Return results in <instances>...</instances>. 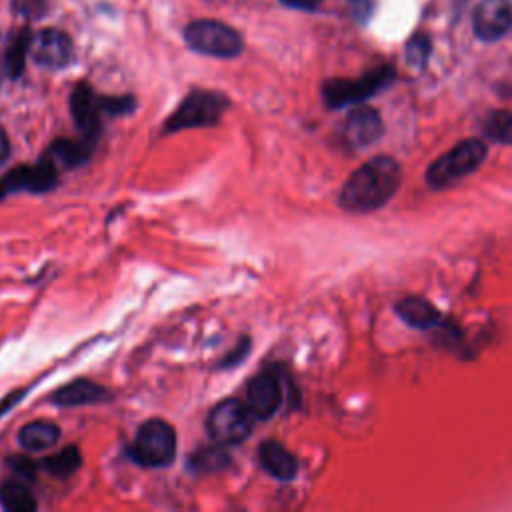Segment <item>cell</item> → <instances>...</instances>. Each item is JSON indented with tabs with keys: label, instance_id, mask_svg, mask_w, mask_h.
Instances as JSON below:
<instances>
[{
	"label": "cell",
	"instance_id": "6da1fadb",
	"mask_svg": "<svg viewBox=\"0 0 512 512\" xmlns=\"http://www.w3.org/2000/svg\"><path fill=\"white\" fill-rule=\"evenodd\" d=\"M400 180L398 162L392 156L378 154L348 176L338 202L346 212H374L392 200Z\"/></svg>",
	"mask_w": 512,
	"mask_h": 512
},
{
	"label": "cell",
	"instance_id": "7a4b0ae2",
	"mask_svg": "<svg viewBox=\"0 0 512 512\" xmlns=\"http://www.w3.org/2000/svg\"><path fill=\"white\" fill-rule=\"evenodd\" d=\"M488 146L480 138H466L438 156L426 170V184L434 190L448 188L482 166Z\"/></svg>",
	"mask_w": 512,
	"mask_h": 512
},
{
	"label": "cell",
	"instance_id": "3957f363",
	"mask_svg": "<svg viewBox=\"0 0 512 512\" xmlns=\"http://www.w3.org/2000/svg\"><path fill=\"white\" fill-rule=\"evenodd\" d=\"M130 456L148 468L168 466L176 456V432L160 418H150L136 430L134 442L130 444Z\"/></svg>",
	"mask_w": 512,
	"mask_h": 512
},
{
	"label": "cell",
	"instance_id": "277c9868",
	"mask_svg": "<svg viewBox=\"0 0 512 512\" xmlns=\"http://www.w3.org/2000/svg\"><path fill=\"white\" fill-rule=\"evenodd\" d=\"M392 80H394V70L390 66H380L354 80L334 78L322 84V100L328 108H344V106L360 104L372 94H376L378 90L386 88Z\"/></svg>",
	"mask_w": 512,
	"mask_h": 512
},
{
	"label": "cell",
	"instance_id": "5b68a950",
	"mask_svg": "<svg viewBox=\"0 0 512 512\" xmlns=\"http://www.w3.org/2000/svg\"><path fill=\"white\" fill-rule=\"evenodd\" d=\"M254 420L256 418L246 402L226 398L210 410L206 418V430L216 444L230 446L248 438Z\"/></svg>",
	"mask_w": 512,
	"mask_h": 512
},
{
	"label": "cell",
	"instance_id": "8992f818",
	"mask_svg": "<svg viewBox=\"0 0 512 512\" xmlns=\"http://www.w3.org/2000/svg\"><path fill=\"white\" fill-rule=\"evenodd\" d=\"M228 100L222 94L198 90L182 100V104L174 110V114L166 120V132H178L186 128L212 126L218 122L222 112L226 110Z\"/></svg>",
	"mask_w": 512,
	"mask_h": 512
},
{
	"label": "cell",
	"instance_id": "52a82bcc",
	"mask_svg": "<svg viewBox=\"0 0 512 512\" xmlns=\"http://www.w3.org/2000/svg\"><path fill=\"white\" fill-rule=\"evenodd\" d=\"M184 38L196 52L232 58L242 50L240 34L218 20H194L186 26Z\"/></svg>",
	"mask_w": 512,
	"mask_h": 512
},
{
	"label": "cell",
	"instance_id": "ba28073f",
	"mask_svg": "<svg viewBox=\"0 0 512 512\" xmlns=\"http://www.w3.org/2000/svg\"><path fill=\"white\" fill-rule=\"evenodd\" d=\"M58 182L54 160L44 158L34 166H16L0 178V198L18 190L46 192Z\"/></svg>",
	"mask_w": 512,
	"mask_h": 512
},
{
	"label": "cell",
	"instance_id": "9c48e42d",
	"mask_svg": "<svg viewBox=\"0 0 512 512\" xmlns=\"http://www.w3.org/2000/svg\"><path fill=\"white\" fill-rule=\"evenodd\" d=\"M246 404L256 420H268L282 404V382L272 370H262L246 384Z\"/></svg>",
	"mask_w": 512,
	"mask_h": 512
},
{
	"label": "cell",
	"instance_id": "30bf717a",
	"mask_svg": "<svg viewBox=\"0 0 512 512\" xmlns=\"http://www.w3.org/2000/svg\"><path fill=\"white\" fill-rule=\"evenodd\" d=\"M30 54L44 68H64L72 60V40L62 30L44 28L32 38Z\"/></svg>",
	"mask_w": 512,
	"mask_h": 512
},
{
	"label": "cell",
	"instance_id": "8fae6325",
	"mask_svg": "<svg viewBox=\"0 0 512 512\" xmlns=\"http://www.w3.org/2000/svg\"><path fill=\"white\" fill-rule=\"evenodd\" d=\"M512 26L510 0H480L474 10V32L484 42L502 38Z\"/></svg>",
	"mask_w": 512,
	"mask_h": 512
},
{
	"label": "cell",
	"instance_id": "7c38bea8",
	"mask_svg": "<svg viewBox=\"0 0 512 512\" xmlns=\"http://www.w3.org/2000/svg\"><path fill=\"white\" fill-rule=\"evenodd\" d=\"M70 110L76 126L84 132V136L94 138L100 130L104 98H98L88 84H78L70 94Z\"/></svg>",
	"mask_w": 512,
	"mask_h": 512
},
{
	"label": "cell",
	"instance_id": "4fadbf2b",
	"mask_svg": "<svg viewBox=\"0 0 512 512\" xmlns=\"http://www.w3.org/2000/svg\"><path fill=\"white\" fill-rule=\"evenodd\" d=\"M384 132L380 114L370 106L354 108L344 120V138L354 148H364L374 144Z\"/></svg>",
	"mask_w": 512,
	"mask_h": 512
},
{
	"label": "cell",
	"instance_id": "5bb4252c",
	"mask_svg": "<svg viewBox=\"0 0 512 512\" xmlns=\"http://www.w3.org/2000/svg\"><path fill=\"white\" fill-rule=\"evenodd\" d=\"M396 314L402 322L416 330H432L438 326H446L442 312L422 296H406L396 302Z\"/></svg>",
	"mask_w": 512,
	"mask_h": 512
},
{
	"label": "cell",
	"instance_id": "9a60e30c",
	"mask_svg": "<svg viewBox=\"0 0 512 512\" xmlns=\"http://www.w3.org/2000/svg\"><path fill=\"white\" fill-rule=\"evenodd\" d=\"M258 458L262 468L276 480L288 482L298 474V460L276 440H264L258 448Z\"/></svg>",
	"mask_w": 512,
	"mask_h": 512
},
{
	"label": "cell",
	"instance_id": "2e32d148",
	"mask_svg": "<svg viewBox=\"0 0 512 512\" xmlns=\"http://www.w3.org/2000/svg\"><path fill=\"white\" fill-rule=\"evenodd\" d=\"M108 398L106 388L98 386L92 380H74L62 386L52 394V402L58 406H82V404H94Z\"/></svg>",
	"mask_w": 512,
	"mask_h": 512
},
{
	"label": "cell",
	"instance_id": "e0dca14e",
	"mask_svg": "<svg viewBox=\"0 0 512 512\" xmlns=\"http://www.w3.org/2000/svg\"><path fill=\"white\" fill-rule=\"evenodd\" d=\"M60 438V428L48 420H34L28 422L20 432H18V442L22 448L30 452L46 450L54 446Z\"/></svg>",
	"mask_w": 512,
	"mask_h": 512
},
{
	"label": "cell",
	"instance_id": "ac0fdd59",
	"mask_svg": "<svg viewBox=\"0 0 512 512\" xmlns=\"http://www.w3.org/2000/svg\"><path fill=\"white\" fill-rule=\"evenodd\" d=\"M94 146V138H84L80 142L76 140H58L52 144L50 152L56 158V162H62L64 166H76L88 160L90 150Z\"/></svg>",
	"mask_w": 512,
	"mask_h": 512
},
{
	"label": "cell",
	"instance_id": "d6986e66",
	"mask_svg": "<svg viewBox=\"0 0 512 512\" xmlns=\"http://www.w3.org/2000/svg\"><path fill=\"white\" fill-rule=\"evenodd\" d=\"M0 504L10 512L36 510V500H34L32 492L20 482H4L0 486Z\"/></svg>",
	"mask_w": 512,
	"mask_h": 512
},
{
	"label": "cell",
	"instance_id": "ffe728a7",
	"mask_svg": "<svg viewBox=\"0 0 512 512\" xmlns=\"http://www.w3.org/2000/svg\"><path fill=\"white\" fill-rule=\"evenodd\" d=\"M80 462H82V458H80L78 448L76 446H66L60 452L44 458L40 462V466L56 478H66V476H70L72 472H76L80 468Z\"/></svg>",
	"mask_w": 512,
	"mask_h": 512
},
{
	"label": "cell",
	"instance_id": "44dd1931",
	"mask_svg": "<svg viewBox=\"0 0 512 512\" xmlns=\"http://www.w3.org/2000/svg\"><path fill=\"white\" fill-rule=\"evenodd\" d=\"M484 134L500 144H512V110H496L484 120Z\"/></svg>",
	"mask_w": 512,
	"mask_h": 512
},
{
	"label": "cell",
	"instance_id": "7402d4cb",
	"mask_svg": "<svg viewBox=\"0 0 512 512\" xmlns=\"http://www.w3.org/2000/svg\"><path fill=\"white\" fill-rule=\"evenodd\" d=\"M228 454L218 446H210V448H202L198 450L192 458H190V468L194 472H214V470H220L228 464Z\"/></svg>",
	"mask_w": 512,
	"mask_h": 512
},
{
	"label": "cell",
	"instance_id": "603a6c76",
	"mask_svg": "<svg viewBox=\"0 0 512 512\" xmlns=\"http://www.w3.org/2000/svg\"><path fill=\"white\" fill-rule=\"evenodd\" d=\"M430 56V40L426 34H414L406 46V60L410 66L422 68Z\"/></svg>",
	"mask_w": 512,
	"mask_h": 512
},
{
	"label": "cell",
	"instance_id": "cb8c5ba5",
	"mask_svg": "<svg viewBox=\"0 0 512 512\" xmlns=\"http://www.w3.org/2000/svg\"><path fill=\"white\" fill-rule=\"evenodd\" d=\"M30 42L32 40H30L28 30H22L20 36L8 48V68H10L12 76L20 74V70L24 66V54H26V48H30Z\"/></svg>",
	"mask_w": 512,
	"mask_h": 512
},
{
	"label": "cell",
	"instance_id": "d4e9b609",
	"mask_svg": "<svg viewBox=\"0 0 512 512\" xmlns=\"http://www.w3.org/2000/svg\"><path fill=\"white\" fill-rule=\"evenodd\" d=\"M8 466H10L14 472H18L22 478H26V480L34 478V464H32L28 458L12 456V458L8 460Z\"/></svg>",
	"mask_w": 512,
	"mask_h": 512
},
{
	"label": "cell",
	"instance_id": "484cf974",
	"mask_svg": "<svg viewBox=\"0 0 512 512\" xmlns=\"http://www.w3.org/2000/svg\"><path fill=\"white\" fill-rule=\"evenodd\" d=\"M284 2L286 6H292V8H300V10H314L322 0H280Z\"/></svg>",
	"mask_w": 512,
	"mask_h": 512
},
{
	"label": "cell",
	"instance_id": "4316f807",
	"mask_svg": "<svg viewBox=\"0 0 512 512\" xmlns=\"http://www.w3.org/2000/svg\"><path fill=\"white\" fill-rule=\"evenodd\" d=\"M8 154H10V142H8V136H6L4 128L0 126V166L6 162Z\"/></svg>",
	"mask_w": 512,
	"mask_h": 512
}]
</instances>
